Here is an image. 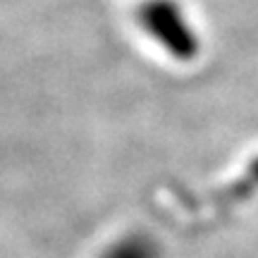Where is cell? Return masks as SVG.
Wrapping results in <instances>:
<instances>
[{
  "instance_id": "6da1fadb",
  "label": "cell",
  "mask_w": 258,
  "mask_h": 258,
  "mask_svg": "<svg viewBox=\"0 0 258 258\" xmlns=\"http://www.w3.org/2000/svg\"><path fill=\"white\" fill-rule=\"evenodd\" d=\"M139 22L177 60H194L199 55V36L175 0H148L139 10Z\"/></svg>"
},
{
  "instance_id": "7a4b0ae2",
  "label": "cell",
  "mask_w": 258,
  "mask_h": 258,
  "mask_svg": "<svg viewBox=\"0 0 258 258\" xmlns=\"http://www.w3.org/2000/svg\"><path fill=\"white\" fill-rule=\"evenodd\" d=\"M105 258H156V246L148 237H132L112 246Z\"/></svg>"
},
{
  "instance_id": "3957f363",
  "label": "cell",
  "mask_w": 258,
  "mask_h": 258,
  "mask_svg": "<svg viewBox=\"0 0 258 258\" xmlns=\"http://www.w3.org/2000/svg\"><path fill=\"white\" fill-rule=\"evenodd\" d=\"M244 184L249 186V189H258V158L256 160H251L249 170H246V179H244Z\"/></svg>"
}]
</instances>
